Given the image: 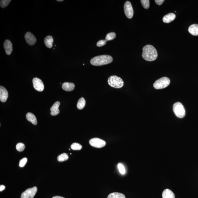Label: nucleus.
I'll use <instances>...</instances> for the list:
<instances>
[{
	"instance_id": "f257e3e1",
	"label": "nucleus",
	"mask_w": 198,
	"mask_h": 198,
	"mask_svg": "<svg viewBox=\"0 0 198 198\" xmlns=\"http://www.w3.org/2000/svg\"><path fill=\"white\" fill-rule=\"evenodd\" d=\"M142 57L145 60L152 61L155 60L158 56L157 50L151 45L145 46L143 48Z\"/></svg>"
},
{
	"instance_id": "f03ea898",
	"label": "nucleus",
	"mask_w": 198,
	"mask_h": 198,
	"mask_svg": "<svg viewBox=\"0 0 198 198\" xmlns=\"http://www.w3.org/2000/svg\"><path fill=\"white\" fill-rule=\"evenodd\" d=\"M113 58L111 56L104 55L98 56L92 58L91 64L94 66H100L108 64L113 61Z\"/></svg>"
},
{
	"instance_id": "7ed1b4c3",
	"label": "nucleus",
	"mask_w": 198,
	"mask_h": 198,
	"mask_svg": "<svg viewBox=\"0 0 198 198\" xmlns=\"http://www.w3.org/2000/svg\"><path fill=\"white\" fill-rule=\"evenodd\" d=\"M108 82L109 86L115 88H120L124 85V82L122 78L116 75L110 77Z\"/></svg>"
},
{
	"instance_id": "20e7f679",
	"label": "nucleus",
	"mask_w": 198,
	"mask_h": 198,
	"mask_svg": "<svg viewBox=\"0 0 198 198\" xmlns=\"http://www.w3.org/2000/svg\"><path fill=\"white\" fill-rule=\"evenodd\" d=\"M170 83V79L168 78L164 77L156 81L153 84V87L157 90L163 89L168 87Z\"/></svg>"
},
{
	"instance_id": "39448f33",
	"label": "nucleus",
	"mask_w": 198,
	"mask_h": 198,
	"mask_svg": "<svg viewBox=\"0 0 198 198\" xmlns=\"http://www.w3.org/2000/svg\"><path fill=\"white\" fill-rule=\"evenodd\" d=\"M174 112L175 115L178 118H182L185 116L184 107L181 103L177 102L174 104L173 107Z\"/></svg>"
},
{
	"instance_id": "423d86ee",
	"label": "nucleus",
	"mask_w": 198,
	"mask_h": 198,
	"mask_svg": "<svg viewBox=\"0 0 198 198\" xmlns=\"http://www.w3.org/2000/svg\"><path fill=\"white\" fill-rule=\"evenodd\" d=\"M37 190L36 186L26 189L22 193L21 198H33L37 193Z\"/></svg>"
},
{
	"instance_id": "0eeeda50",
	"label": "nucleus",
	"mask_w": 198,
	"mask_h": 198,
	"mask_svg": "<svg viewBox=\"0 0 198 198\" xmlns=\"http://www.w3.org/2000/svg\"><path fill=\"white\" fill-rule=\"evenodd\" d=\"M124 11L128 19H132L134 15V10L131 2L129 1H127L124 5Z\"/></svg>"
},
{
	"instance_id": "6e6552de",
	"label": "nucleus",
	"mask_w": 198,
	"mask_h": 198,
	"mask_svg": "<svg viewBox=\"0 0 198 198\" xmlns=\"http://www.w3.org/2000/svg\"><path fill=\"white\" fill-rule=\"evenodd\" d=\"M91 145L96 148H102L105 146L106 142L99 138H95L89 141Z\"/></svg>"
},
{
	"instance_id": "1a4fd4ad",
	"label": "nucleus",
	"mask_w": 198,
	"mask_h": 198,
	"mask_svg": "<svg viewBox=\"0 0 198 198\" xmlns=\"http://www.w3.org/2000/svg\"><path fill=\"white\" fill-rule=\"evenodd\" d=\"M33 87L37 91L41 92L44 90V85L41 80L38 78H35L33 80Z\"/></svg>"
},
{
	"instance_id": "9d476101",
	"label": "nucleus",
	"mask_w": 198,
	"mask_h": 198,
	"mask_svg": "<svg viewBox=\"0 0 198 198\" xmlns=\"http://www.w3.org/2000/svg\"><path fill=\"white\" fill-rule=\"evenodd\" d=\"M25 39L26 43L30 46L34 45L37 42V40L35 37L30 32H28L26 33L25 35Z\"/></svg>"
},
{
	"instance_id": "9b49d317",
	"label": "nucleus",
	"mask_w": 198,
	"mask_h": 198,
	"mask_svg": "<svg viewBox=\"0 0 198 198\" xmlns=\"http://www.w3.org/2000/svg\"><path fill=\"white\" fill-rule=\"evenodd\" d=\"M4 47L7 55H10L12 51V44L10 40L7 39L4 43Z\"/></svg>"
},
{
	"instance_id": "f8f14e48",
	"label": "nucleus",
	"mask_w": 198,
	"mask_h": 198,
	"mask_svg": "<svg viewBox=\"0 0 198 198\" xmlns=\"http://www.w3.org/2000/svg\"><path fill=\"white\" fill-rule=\"evenodd\" d=\"M8 97V91L5 87L1 86L0 87V100L2 102H5Z\"/></svg>"
},
{
	"instance_id": "ddd939ff",
	"label": "nucleus",
	"mask_w": 198,
	"mask_h": 198,
	"mask_svg": "<svg viewBox=\"0 0 198 198\" xmlns=\"http://www.w3.org/2000/svg\"><path fill=\"white\" fill-rule=\"evenodd\" d=\"M60 104L59 101H57L53 105L51 108V115L53 116L58 115L60 113L59 107Z\"/></svg>"
},
{
	"instance_id": "4468645a",
	"label": "nucleus",
	"mask_w": 198,
	"mask_h": 198,
	"mask_svg": "<svg viewBox=\"0 0 198 198\" xmlns=\"http://www.w3.org/2000/svg\"><path fill=\"white\" fill-rule=\"evenodd\" d=\"M176 15L175 14L170 13L164 16L163 19V21L165 23H170L174 21Z\"/></svg>"
},
{
	"instance_id": "2eb2a0df",
	"label": "nucleus",
	"mask_w": 198,
	"mask_h": 198,
	"mask_svg": "<svg viewBox=\"0 0 198 198\" xmlns=\"http://www.w3.org/2000/svg\"><path fill=\"white\" fill-rule=\"evenodd\" d=\"M75 87V85L73 83L65 82L62 85V88L65 91H72L74 89Z\"/></svg>"
},
{
	"instance_id": "dca6fc26",
	"label": "nucleus",
	"mask_w": 198,
	"mask_h": 198,
	"mask_svg": "<svg viewBox=\"0 0 198 198\" xmlns=\"http://www.w3.org/2000/svg\"><path fill=\"white\" fill-rule=\"evenodd\" d=\"M188 31L191 34L194 36H198V24L191 25L188 29Z\"/></svg>"
},
{
	"instance_id": "f3484780",
	"label": "nucleus",
	"mask_w": 198,
	"mask_h": 198,
	"mask_svg": "<svg viewBox=\"0 0 198 198\" xmlns=\"http://www.w3.org/2000/svg\"><path fill=\"white\" fill-rule=\"evenodd\" d=\"M26 118L28 121L32 123L33 125H37V120L34 114L30 112L27 113L26 115Z\"/></svg>"
},
{
	"instance_id": "a211bd4d",
	"label": "nucleus",
	"mask_w": 198,
	"mask_h": 198,
	"mask_svg": "<svg viewBox=\"0 0 198 198\" xmlns=\"http://www.w3.org/2000/svg\"><path fill=\"white\" fill-rule=\"evenodd\" d=\"M163 198H175V195L170 190H164L162 193Z\"/></svg>"
},
{
	"instance_id": "6ab92c4d",
	"label": "nucleus",
	"mask_w": 198,
	"mask_h": 198,
	"mask_svg": "<svg viewBox=\"0 0 198 198\" xmlns=\"http://www.w3.org/2000/svg\"><path fill=\"white\" fill-rule=\"evenodd\" d=\"M53 38L51 36H47L44 39V42L46 46L48 48H52L53 43Z\"/></svg>"
},
{
	"instance_id": "aec40b11",
	"label": "nucleus",
	"mask_w": 198,
	"mask_h": 198,
	"mask_svg": "<svg viewBox=\"0 0 198 198\" xmlns=\"http://www.w3.org/2000/svg\"><path fill=\"white\" fill-rule=\"evenodd\" d=\"M86 105V101L82 97L79 100L77 105V107L79 109L81 110L84 108Z\"/></svg>"
},
{
	"instance_id": "412c9836",
	"label": "nucleus",
	"mask_w": 198,
	"mask_h": 198,
	"mask_svg": "<svg viewBox=\"0 0 198 198\" xmlns=\"http://www.w3.org/2000/svg\"><path fill=\"white\" fill-rule=\"evenodd\" d=\"M107 198H125V197L123 194L115 192L110 194Z\"/></svg>"
},
{
	"instance_id": "4be33fe9",
	"label": "nucleus",
	"mask_w": 198,
	"mask_h": 198,
	"mask_svg": "<svg viewBox=\"0 0 198 198\" xmlns=\"http://www.w3.org/2000/svg\"><path fill=\"white\" fill-rule=\"evenodd\" d=\"M69 159V156L68 154L66 153H63L62 154H60L57 157V160L58 161L62 162L68 160Z\"/></svg>"
},
{
	"instance_id": "5701e85b",
	"label": "nucleus",
	"mask_w": 198,
	"mask_h": 198,
	"mask_svg": "<svg viewBox=\"0 0 198 198\" xmlns=\"http://www.w3.org/2000/svg\"><path fill=\"white\" fill-rule=\"evenodd\" d=\"M116 37V34L114 32H111L109 33H108L105 37V40L107 41H110V40L114 39Z\"/></svg>"
},
{
	"instance_id": "b1692460",
	"label": "nucleus",
	"mask_w": 198,
	"mask_h": 198,
	"mask_svg": "<svg viewBox=\"0 0 198 198\" xmlns=\"http://www.w3.org/2000/svg\"><path fill=\"white\" fill-rule=\"evenodd\" d=\"M71 148L73 150H80L82 148V146L79 143H74L71 146Z\"/></svg>"
},
{
	"instance_id": "393cba45",
	"label": "nucleus",
	"mask_w": 198,
	"mask_h": 198,
	"mask_svg": "<svg viewBox=\"0 0 198 198\" xmlns=\"http://www.w3.org/2000/svg\"><path fill=\"white\" fill-rule=\"evenodd\" d=\"M141 2L145 9H148L150 8V1L149 0H141Z\"/></svg>"
},
{
	"instance_id": "a878e982",
	"label": "nucleus",
	"mask_w": 198,
	"mask_h": 198,
	"mask_svg": "<svg viewBox=\"0 0 198 198\" xmlns=\"http://www.w3.org/2000/svg\"><path fill=\"white\" fill-rule=\"evenodd\" d=\"M26 147L25 145L22 143H19L17 144L16 146V150L19 152H22Z\"/></svg>"
},
{
	"instance_id": "bb28decb",
	"label": "nucleus",
	"mask_w": 198,
	"mask_h": 198,
	"mask_svg": "<svg viewBox=\"0 0 198 198\" xmlns=\"http://www.w3.org/2000/svg\"><path fill=\"white\" fill-rule=\"evenodd\" d=\"M11 1L10 0H2L0 2V6L2 8H5L9 5Z\"/></svg>"
},
{
	"instance_id": "cd10ccee",
	"label": "nucleus",
	"mask_w": 198,
	"mask_h": 198,
	"mask_svg": "<svg viewBox=\"0 0 198 198\" xmlns=\"http://www.w3.org/2000/svg\"><path fill=\"white\" fill-rule=\"evenodd\" d=\"M118 168L119 170V172L121 174H125V170L124 165L122 164L119 163L118 165Z\"/></svg>"
},
{
	"instance_id": "c85d7f7f",
	"label": "nucleus",
	"mask_w": 198,
	"mask_h": 198,
	"mask_svg": "<svg viewBox=\"0 0 198 198\" xmlns=\"http://www.w3.org/2000/svg\"><path fill=\"white\" fill-rule=\"evenodd\" d=\"M27 162V159L25 157L23 159H22L19 161V166L21 167H23L24 166L26 165V163Z\"/></svg>"
},
{
	"instance_id": "c756f323",
	"label": "nucleus",
	"mask_w": 198,
	"mask_h": 198,
	"mask_svg": "<svg viewBox=\"0 0 198 198\" xmlns=\"http://www.w3.org/2000/svg\"><path fill=\"white\" fill-rule=\"evenodd\" d=\"M107 42V41L106 40H99L97 44V46L98 47H101L105 45L106 43Z\"/></svg>"
},
{
	"instance_id": "7c9ffc66",
	"label": "nucleus",
	"mask_w": 198,
	"mask_h": 198,
	"mask_svg": "<svg viewBox=\"0 0 198 198\" xmlns=\"http://www.w3.org/2000/svg\"><path fill=\"white\" fill-rule=\"evenodd\" d=\"M156 3L159 5H161L164 2V0H156L155 1Z\"/></svg>"
},
{
	"instance_id": "2f4dec72",
	"label": "nucleus",
	"mask_w": 198,
	"mask_h": 198,
	"mask_svg": "<svg viewBox=\"0 0 198 198\" xmlns=\"http://www.w3.org/2000/svg\"><path fill=\"white\" fill-rule=\"evenodd\" d=\"M5 189V186L3 185H1L0 186V191L2 192Z\"/></svg>"
},
{
	"instance_id": "473e14b6",
	"label": "nucleus",
	"mask_w": 198,
	"mask_h": 198,
	"mask_svg": "<svg viewBox=\"0 0 198 198\" xmlns=\"http://www.w3.org/2000/svg\"><path fill=\"white\" fill-rule=\"evenodd\" d=\"M52 198H65L60 196H55L53 197Z\"/></svg>"
},
{
	"instance_id": "72a5a7b5",
	"label": "nucleus",
	"mask_w": 198,
	"mask_h": 198,
	"mask_svg": "<svg viewBox=\"0 0 198 198\" xmlns=\"http://www.w3.org/2000/svg\"><path fill=\"white\" fill-rule=\"evenodd\" d=\"M58 1V2H62V1H63V0H57V1Z\"/></svg>"
}]
</instances>
